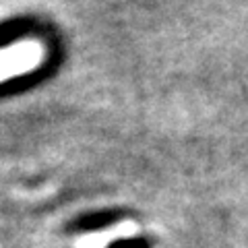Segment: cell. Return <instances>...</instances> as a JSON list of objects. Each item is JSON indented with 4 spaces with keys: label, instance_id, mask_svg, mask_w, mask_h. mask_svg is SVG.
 Instances as JSON below:
<instances>
[{
    "label": "cell",
    "instance_id": "6da1fadb",
    "mask_svg": "<svg viewBox=\"0 0 248 248\" xmlns=\"http://www.w3.org/2000/svg\"><path fill=\"white\" fill-rule=\"evenodd\" d=\"M44 56V44L37 40H21L0 48V83L35 71Z\"/></svg>",
    "mask_w": 248,
    "mask_h": 248
}]
</instances>
